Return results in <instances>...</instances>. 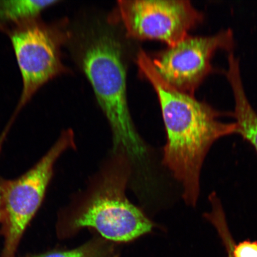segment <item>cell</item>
<instances>
[{
  "label": "cell",
  "mask_w": 257,
  "mask_h": 257,
  "mask_svg": "<svg viewBox=\"0 0 257 257\" xmlns=\"http://www.w3.org/2000/svg\"><path fill=\"white\" fill-rule=\"evenodd\" d=\"M118 244L95 236L76 248L56 250L29 257H120Z\"/></svg>",
  "instance_id": "30bf717a"
},
{
  "label": "cell",
  "mask_w": 257,
  "mask_h": 257,
  "mask_svg": "<svg viewBox=\"0 0 257 257\" xmlns=\"http://www.w3.org/2000/svg\"><path fill=\"white\" fill-rule=\"evenodd\" d=\"M117 10L128 37L160 40L169 47L184 40L204 20L188 0H120Z\"/></svg>",
  "instance_id": "8992f818"
},
{
  "label": "cell",
  "mask_w": 257,
  "mask_h": 257,
  "mask_svg": "<svg viewBox=\"0 0 257 257\" xmlns=\"http://www.w3.org/2000/svg\"><path fill=\"white\" fill-rule=\"evenodd\" d=\"M228 67L225 71L230 83L234 98V111L232 114L237 125L236 134L252 145L257 152V112L247 97L241 78L240 62L233 53L228 56Z\"/></svg>",
  "instance_id": "ba28073f"
},
{
  "label": "cell",
  "mask_w": 257,
  "mask_h": 257,
  "mask_svg": "<svg viewBox=\"0 0 257 257\" xmlns=\"http://www.w3.org/2000/svg\"><path fill=\"white\" fill-rule=\"evenodd\" d=\"M232 257H257L256 241L245 240L234 245Z\"/></svg>",
  "instance_id": "8fae6325"
},
{
  "label": "cell",
  "mask_w": 257,
  "mask_h": 257,
  "mask_svg": "<svg viewBox=\"0 0 257 257\" xmlns=\"http://www.w3.org/2000/svg\"><path fill=\"white\" fill-rule=\"evenodd\" d=\"M4 140L5 138L0 137V152H1L2 145ZM3 179H4L2 178V177H0V221H1L2 217V186Z\"/></svg>",
  "instance_id": "7c38bea8"
},
{
  "label": "cell",
  "mask_w": 257,
  "mask_h": 257,
  "mask_svg": "<svg viewBox=\"0 0 257 257\" xmlns=\"http://www.w3.org/2000/svg\"><path fill=\"white\" fill-rule=\"evenodd\" d=\"M58 1L14 0L0 1V29L12 27L38 18L45 10L57 4Z\"/></svg>",
  "instance_id": "9c48e42d"
},
{
  "label": "cell",
  "mask_w": 257,
  "mask_h": 257,
  "mask_svg": "<svg viewBox=\"0 0 257 257\" xmlns=\"http://www.w3.org/2000/svg\"><path fill=\"white\" fill-rule=\"evenodd\" d=\"M123 57L120 42L112 34L102 32L86 44L81 67L110 124L113 153H123L131 162L141 161L147 149L135 127L128 108Z\"/></svg>",
  "instance_id": "3957f363"
},
{
  "label": "cell",
  "mask_w": 257,
  "mask_h": 257,
  "mask_svg": "<svg viewBox=\"0 0 257 257\" xmlns=\"http://www.w3.org/2000/svg\"><path fill=\"white\" fill-rule=\"evenodd\" d=\"M234 46L230 29L209 36H188L152 59L160 76L178 91L194 96L196 89L213 71L211 60L220 48Z\"/></svg>",
  "instance_id": "52a82bcc"
},
{
  "label": "cell",
  "mask_w": 257,
  "mask_h": 257,
  "mask_svg": "<svg viewBox=\"0 0 257 257\" xmlns=\"http://www.w3.org/2000/svg\"><path fill=\"white\" fill-rule=\"evenodd\" d=\"M138 67L157 93L167 133L163 163L181 184L182 197L191 207L200 194V176L205 157L218 139L236 134L237 125L219 120L223 113L206 101L178 91L157 72L143 50L138 54Z\"/></svg>",
  "instance_id": "6da1fadb"
},
{
  "label": "cell",
  "mask_w": 257,
  "mask_h": 257,
  "mask_svg": "<svg viewBox=\"0 0 257 257\" xmlns=\"http://www.w3.org/2000/svg\"><path fill=\"white\" fill-rule=\"evenodd\" d=\"M113 154L115 157L95 185L58 215L56 231L59 238H69L88 228L95 230L104 239L119 244L152 232V221L126 197L131 160L121 152Z\"/></svg>",
  "instance_id": "7a4b0ae2"
},
{
  "label": "cell",
  "mask_w": 257,
  "mask_h": 257,
  "mask_svg": "<svg viewBox=\"0 0 257 257\" xmlns=\"http://www.w3.org/2000/svg\"><path fill=\"white\" fill-rule=\"evenodd\" d=\"M9 35L21 74L23 89L12 121L42 86L66 72L61 48L68 33L37 19L3 29Z\"/></svg>",
  "instance_id": "5b68a950"
},
{
  "label": "cell",
  "mask_w": 257,
  "mask_h": 257,
  "mask_svg": "<svg viewBox=\"0 0 257 257\" xmlns=\"http://www.w3.org/2000/svg\"><path fill=\"white\" fill-rule=\"evenodd\" d=\"M74 138L72 130L64 131L28 171L15 179H3L0 224L4 246L1 257H16L22 236L43 202L57 160L66 150L76 147Z\"/></svg>",
  "instance_id": "277c9868"
}]
</instances>
